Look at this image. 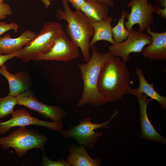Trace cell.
I'll return each mask as SVG.
<instances>
[{"label": "cell", "instance_id": "6da1fadb", "mask_svg": "<svg viewBox=\"0 0 166 166\" xmlns=\"http://www.w3.org/2000/svg\"><path fill=\"white\" fill-rule=\"evenodd\" d=\"M125 63L119 57L108 60L99 75L98 91L105 103L118 100L125 94H130L129 72Z\"/></svg>", "mask_w": 166, "mask_h": 166}, {"label": "cell", "instance_id": "7a4b0ae2", "mask_svg": "<svg viewBox=\"0 0 166 166\" xmlns=\"http://www.w3.org/2000/svg\"><path fill=\"white\" fill-rule=\"evenodd\" d=\"M92 55L86 63L78 65L83 82V89L81 96L77 103L81 107L89 104L97 106L105 104L99 94L97 87L100 70L106 62L115 57L109 51L102 53L98 51L93 45L92 47Z\"/></svg>", "mask_w": 166, "mask_h": 166}, {"label": "cell", "instance_id": "3957f363", "mask_svg": "<svg viewBox=\"0 0 166 166\" xmlns=\"http://www.w3.org/2000/svg\"><path fill=\"white\" fill-rule=\"evenodd\" d=\"M62 2L64 10H57L58 19L67 22L66 30L70 40L81 49L84 61L87 62L90 57V40L94 32L92 22L80 10L73 11L67 0Z\"/></svg>", "mask_w": 166, "mask_h": 166}, {"label": "cell", "instance_id": "277c9868", "mask_svg": "<svg viewBox=\"0 0 166 166\" xmlns=\"http://www.w3.org/2000/svg\"><path fill=\"white\" fill-rule=\"evenodd\" d=\"M63 31L62 25L60 23L53 22L44 23L40 32L30 42L19 50L16 57L27 63L46 53Z\"/></svg>", "mask_w": 166, "mask_h": 166}, {"label": "cell", "instance_id": "5b68a950", "mask_svg": "<svg viewBox=\"0 0 166 166\" xmlns=\"http://www.w3.org/2000/svg\"><path fill=\"white\" fill-rule=\"evenodd\" d=\"M48 140L46 136L36 130L21 127L6 136L0 137V146L3 150L13 148L17 156L20 158L33 148L43 150Z\"/></svg>", "mask_w": 166, "mask_h": 166}, {"label": "cell", "instance_id": "8992f818", "mask_svg": "<svg viewBox=\"0 0 166 166\" xmlns=\"http://www.w3.org/2000/svg\"><path fill=\"white\" fill-rule=\"evenodd\" d=\"M118 113L117 111H116L108 120L100 124L92 122L90 117L83 118L77 125L57 132L65 137L73 139L79 145L84 146L87 150L90 149L97 142V138L103 134L102 132H96L94 130L99 128H109L108 124Z\"/></svg>", "mask_w": 166, "mask_h": 166}, {"label": "cell", "instance_id": "52a82bcc", "mask_svg": "<svg viewBox=\"0 0 166 166\" xmlns=\"http://www.w3.org/2000/svg\"><path fill=\"white\" fill-rule=\"evenodd\" d=\"M148 0H131L127 4V7L131 8L127 21L124 23L127 29L131 32L136 24H138L139 30L144 32L150 28L153 22V6Z\"/></svg>", "mask_w": 166, "mask_h": 166}, {"label": "cell", "instance_id": "ba28073f", "mask_svg": "<svg viewBox=\"0 0 166 166\" xmlns=\"http://www.w3.org/2000/svg\"><path fill=\"white\" fill-rule=\"evenodd\" d=\"M126 40L109 45V49L115 57H118L125 63L128 62L130 54L141 52L147 45L152 42L151 36L147 33L133 30L130 32Z\"/></svg>", "mask_w": 166, "mask_h": 166}, {"label": "cell", "instance_id": "9c48e42d", "mask_svg": "<svg viewBox=\"0 0 166 166\" xmlns=\"http://www.w3.org/2000/svg\"><path fill=\"white\" fill-rule=\"evenodd\" d=\"M16 97L18 105L34 110L53 121L62 123L67 115V113L63 109L56 105H46L39 101L30 90L20 94Z\"/></svg>", "mask_w": 166, "mask_h": 166}, {"label": "cell", "instance_id": "30bf717a", "mask_svg": "<svg viewBox=\"0 0 166 166\" xmlns=\"http://www.w3.org/2000/svg\"><path fill=\"white\" fill-rule=\"evenodd\" d=\"M79 56V48L69 39L63 30L55 39L50 50L37 57L34 60L68 61Z\"/></svg>", "mask_w": 166, "mask_h": 166}, {"label": "cell", "instance_id": "8fae6325", "mask_svg": "<svg viewBox=\"0 0 166 166\" xmlns=\"http://www.w3.org/2000/svg\"><path fill=\"white\" fill-rule=\"evenodd\" d=\"M12 118L4 122H0V134L6 133L10 128L15 126L24 127L34 125L42 126L57 132L62 129V123L49 122L33 117L24 109H17L12 114Z\"/></svg>", "mask_w": 166, "mask_h": 166}, {"label": "cell", "instance_id": "7c38bea8", "mask_svg": "<svg viewBox=\"0 0 166 166\" xmlns=\"http://www.w3.org/2000/svg\"><path fill=\"white\" fill-rule=\"evenodd\" d=\"M140 105V137L143 139L149 140L164 144H166V138L160 135L155 129L148 118L147 106L152 100L143 94H136Z\"/></svg>", "mask_w": 166, "mask_h": 166}, {"label": "cell", "instance_id": "4fadbf2b", "mask_svg": "<svg viewBox=\"0 0 166 166\" xmlns=\"http://www.w3.org/2000/svg\"><path fill=\"white\" fill-rule=\"evenodd\" d=\"M147 33L151 36V44L143 49L142 55L150 60L165 61L166 60V32L158 33L152 31L151 28L146 30Z\"/></svg>", "mask_w": 166, "mask_h": 166}, {"label": "cell", "instance_id": "5bb4252c", "mask_svg": "<svg viewBox=\"0 0 166 166\" xmlns=\"http://www.w3.org/2000/svg\"><path fill=\"white\" fill-rule=\"evenodd\" d=\"M0 74L8 81L10 88L8 95L16 97L20 94L29 90L31 80L28 74L26 71L12 74L8 71L7 66L4 64L0 66Z\"/></svg>", "mask_w": 166, "mask_h": 166}, {"label": "cell", "instance_id": "9a60e30c", "mask_svg": "<svg viewBox=\"0 0 166 166\" xmlns=\"http://www.w3.org/2000/svg\"><path fill=\"white\" fill-rule=\"evenodd\" d=\"M34 32L27 30L19 37L12 38L9 34L0 38V54H8L19 51L30 42L36 36Z\"/></svg>", "mask_w": 166, "mask_h": 166}, {"label": "cell", "instance_id": "2e32d148", "mask_svg": "<svg viewBox=\"0 0 166 166\" xmlns=\"http://www.w3.org/2000/svg\"><path fill=\"white\" fill-rule=\"evenodd\" d=\"M69 150V153L66 161L71 166H99L100 165L101 159L92 158L83 146L73 144Z\"/></svg>", "mask_w": 166, "mask_h": 166}, {"label": "cell", "instance_id": "e0dca14e", "mask_svg": "<svg viewBox=\"0 0 166 166\" xmlns=\"http://www.w3.org/2000/svg\"><path fill=\"white\" fill-rule=\"evenodd\" d=\"M136 71L139 81V85L137 88L132 89L131 94L134 96L136 94H144L152 100L157 101L161 108L166 109V97L159 94L154 89L153 86L149 84L145 79L142 70L137 66Z\"/></svg>", "mask_w": 166, "mask_h": 166}, {"label": "cell", "instance_id": "ac0fdd59", "mask_svg": "<svg viewBox=\"0 0 166 166\" xmlns=\"http://www.w3.org/2000/svg\"><path fill=\"white\" fill-rule=\"evenodd\" d=\"M113 20V17L108 16L105 20L92 23L94 30V34L89 42L90 47H92L97 42L104 40L114 45L115 42L112 32V27L111 24Z\"/></svg>", "mask_w": 166, "mask_h": 166}, {"label": "cell", "instance_id": "d6986e66", "mask_svg": "<svg viewBox=\"0 0 166 166\" xmlns=\"http://www.w3.org/2000/svg\"><path fill=\"white\" fill-rule=\"evenodd\" d=\"M80 10L93 22L106 19L108 16L109 9L107 6L95 0H85Z\"/></svg>", "mask_w": 166, "mask_h": 166}, {"label": "cell", "instance_id": "ffe728a7", "mask_svg": "<svg viewBox=\"0 0 166 166\" xmlns=\"http://www.w3.org/2000/svg\"><path fill=\"white\" fill-rule=\"evenodd\" d=\"M128 13L127 11L122 9L121 17H119L117 25L112 27V33L115 43H119L124 41L129 35L130 32L126 28L124 25L125 19L127 18Z\"/></svg>", "mask_w": 166, "mask_h": 166}, {"label": "cell", "instance_id": "44dd1931", "mask_svg": "<svg viewBox=\"0 0 166 166\" xmlns=\"http://www.w3.org/2000/svg\"><path fill=\"white\" fill-rule=\"evenodd\" d=\"M18 104L16 97L8 95L4 97H0V120L10 114L14 111V108Z\"/></svg>", "mask_w": 166, "mask_h": 166}, {"label": "cell", "instance_id": "7402d4cb", "mask_svg": "<svg viewBox=\"0 0 166 166\" xmlns=\"http://www.w3.org/2000/svg\"><path fill=\"white\" fill-rule=\"evenodd\" d=\"M43 155L41 165L42 166H71L69 163L65 161L63 158L57 160H52L47 157L44 152V150L42 151Z\"/></svg>", "mask_w": 166, "mask_h": 166}, {"label": "cell", "instance_id": "603a6c76", "mask_svg": "<svg viewBox=\"0 0 166 166\" xmlns=\"http://www.w3.org/2000/svg\"><path fill=\"white\" fill-rule=\"evenodd\" d=\"M19 26L15 23H7L4 22H0V36L6 32L13 30L15 32L18 31Z\"/></svg>", "mask_w": 166, "mask_h": 166}, {"label": "cell", "instance_id": "cb8c5ba5", "mask_svg": "<svg viewBox=\"0 0 166 166\" xmlns=\"http://www.w3.org/2000/svg\"><path fill=\"white\" fill-rule=\"evenodd\" d=\"M12 14V10L9 5L0 2V20L5 19L7 16H10Z\"/></svg>", "mask_w": 166, "mask_h": 166}, {"label": "cell", "instance_id": "d4e9b609", "mask_svg": "<svg viewBox=\"0 0 166 166\" xmlns=\"http://www.w3.org/2000/svg\"><path fill=\"white\" fill-rule=\"evenodd\" d=\"M19 51L13 53L5 55L0 54V66L4 64L7 61L16 57L18 55Z\"/></svg>", "mask_w": 166, "mask_h": 166}, {"label": "cell", "instance_id": "484cf974", "mask_svg": "<svg viewBox=\"0 0 166 166\" xmlns=\"http://www.w3.org/2000/svg\"><path fill=\"white\" fill-rule=\"evenodd\" d=\"M153 6L154 13L160 16H161L164 18V19H166V8L163 9L160 8L157 6L156 4L153 5Z\"/></svg>", "mask_w": 166, "mask_h": 166}, {"label": "cell", "instance_id": "4316f807", "mask_svg": "<svg viewBox=\"0 0 166 166\" xmlns=\"http://www.w3.org/2000/svg\"><path fill=\"white\" fill-rule=\"evenodd\" d=\"M69 2L75 10H80L85 2V0H67Z\"/></svg>", "mask_w": 166, "mask_h": 166}, {"label": "cell", "instance_id": "83f0119b", "mask_svg": "<svg viewBox=\"0 0 166 166\" xmlns=\"http://www.w3.org/2000/svg\"><path fill=\"white\" fill-rule=\"evenodd\" d=\"M97 2L107 6L112 7L114 6V3L113 0H95Z\"/></svg>", "mask_w": 166, "mask_h": 166}, {"label": "cell", "instance_id": "f1b7e54d", "mask_svg": "<svg viewBox=\"0 0 166 166\" xmlns=\"http://www.w3.org/2000/svg\"><path fill=\"white\" fill-rule=\"evenodd\" d=\"M156 4L160 7L166 8V0H156Z\"/></svg>", "mask_w": 166, "mask_h": 166}, {"label": "cell", "instance_id": "f546056e", "mask_svg": "<svg viewBox=\"0 0 166 166\" xmlns=\"http://www.w3.org/2000/svg\"><path fill=\"white\" fill-rule=\"evenodd\" d=\"M53 0H41L45 7L48 8L51 5V2Z\"/></svg>", "mask_w": 166, "mask_h": 166}, {"label": "cell", "instance_id": "4dcf8cb0", "mask_svg": "<svg viewBox=\"0 0 166 166\" xmlns=\"http://www.w3.org/2000/svg\"><path fill=\"white\" fill-rule=\"evenodd\" d=\"M4 0H0V2H3Z\"/></svg>", "mask_w": 166, "mask_h": 166}]
</instances>
